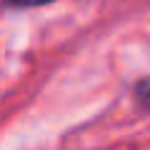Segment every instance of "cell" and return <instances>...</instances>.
<instances>
[{
  "label": "cell",
  "mask_w": 150,
  "mask_h": 150,
  "mask_svg": "<svg viewBox=\"0 0 150 150\" xmlns=\"http://www.w3.org/2000/svg\"><path fill=\"white\" fill-rule=\"evenodd\" d=\"M133 95H135V103H138L143 110L150 112V75L135 83V93H133Z\"/></svg>",
  "instance_id": "cell-1"
},
{
  "label": "cell",
  "mask_w": 150,
  "mask_h": 150,
  "mask_svg": "<svg viewBox=\"0 0 150 150\" xmlns=\"http://www.w3.org/2000/svg\"><path fill=\"white\" fill-rule=\"evenodd\" d=\"M5 8H18V10H25V8H40V5H50L55 0H3Z\"/></svg>",
  "instance_id": "cell-2"
}]
</instances>
